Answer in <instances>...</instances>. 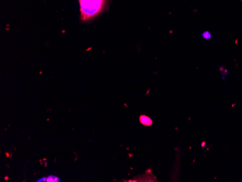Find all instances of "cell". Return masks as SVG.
Masks as SVG:
<instances>
[{
  "label": "cell",
  "mask_w": 242,
  "mask_h": 182,
  "mask_svg": "<svg viewBox=\"0 0 242 182\" xmlns=\"http://www.w3.org/2000/svg\"><path fill=\"white\" fill-rule=\"evenodd\" d=\"M139 121L142 125L144 126H151L152 124V121L150 118L147 116H141L139 118Z\"/></svg>",
  "instance_id": "obj_3"
},
{
  "label": "cell",
  "mask_w": 242,
  "mask_h": 182,
  "mask_svg": "<svg viewBox=\"0 0 242 182\" xmlns=\"http://www.w3.org/2000/svg\"><path fill=\"white\" fill-rule=\"evenodd\" d=\"M109 0H79L80 21L87 23L107 10Z\"/></svg>",
  "instance_id": "obj_1"
},
{
  "label": "cell",
  "mask_w": 242,
  "mask_h": 182,
  "mask_svg": "<svg viewBox=\"0 0 242 182\" xmlns=\"http://www.w3.org/2000/svg\"><path fill=\"white\" fill-rule=\"evenodd\" d=\"M38 182H42V181H45V182H60L61 181L60 178H59L57 176H53V175H51V176H49L48 177L45 178H42L39 180H38Z\"/></svg>",
  "instance_id": "obj_2"
},
{
  "label": "cell",
  "mask_w": 242,
  "mask_h": 182,
  "mask_svg": "<svg viewBox=\"0 0 242 182\" xmlns=\"http://www.w3.org/2000/svg\"><path fill=\"white\" fill-rule=\"evenodd\" d=\"M202 36L205 39H210L212 37V35H211V34L209 31H205V33L202 34Z\"/></svg>",
  "instance_id": "obj_4"
}]
</instances>
